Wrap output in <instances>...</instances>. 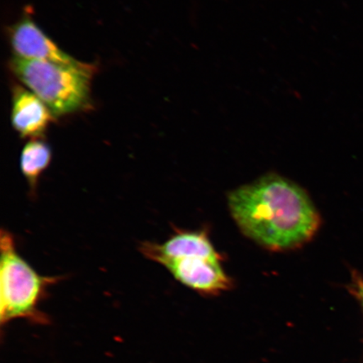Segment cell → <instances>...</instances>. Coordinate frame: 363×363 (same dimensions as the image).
Instances as JSON below:
<instances>
[{
  "instance_id": "obj_1",
  "label": "cell",
  "mask_w": 363,
  "mask_h": 363,
  "mask_svg": "<svg viewBox=\"0 0 363 363\" xmlns=\"http://www.w3.org/2000/svg\"><path fill=\"white\" fill-rule=\"evenodd\" d=\"M231 216L248 238L270 251H290L314 238L321 225L305 189L284 177H262L229 194Z\"/></svg>"
},
{
  "instance_id": "obj_2",
  "label": "cell",
  "mask_w": 363,
  "mask_h": 363,
  "mask_svg": "<svg viewBox=\"0 0 363 363\" xmlns=\"http://www.w3.org/2000/svg\"><path fill=\"white\" fill-rule=\"evenodd\" d=\"M10 67L55 118L86 110L90 106L91 79L96 68L92 65H58L13 56Z\"/></svg>"
},
{
  "instance_id": "obj_3",
  "label": "cell",
  "mask_w": 363,
  "mask_h": 363,
  "mask_svg": "<svg viewBox=\"0 0 363 363\" xmlns=\"http://www.w3.org/2000/svg\"><path fill=\"white\" fill-rule=\"evenodd\" d=\"M0 323L25 319L31 323L47 325L48 316L39 305L47 296L50 286L62 277L40 275L17 252L13 235L2 229L0 234Z\"/></svg>"
},
{
  "instance_id": "obj_4",
  "label": "cell",
  "mask_w": 363,
  "mask_h": 363,
  "mask_svg": "<svg viewBox=\"0 0 363 363\" xmlns=\"http://www.w3.org/2000/svg\"><path fill=\"white\" fill-rule=\"evenodd\" d=\"M177 281L204 296H216L233 287L222 266V257L213 247L162 262Z\"/></svg>"
},
{
  "instance_id": "obj_5",
  "label": "cell",
  "mask_w": 363,
  "mask_h": 363,
  "mask_svg": "<svg viewBox=\"0 0 363 363\" xmlns=\"http://www.w3.org/2000/svg\"><path fill=\"white\" fill-rule=\"evenodd\" d=\"M9 39L16 57L58 65H78L82 62L68 55L45 35L29 16L9 29Z\"/></svg>"
},
{
  "instance_id": "obj_6",
  "label": "cell",
  "mask_w": 363,
  "mask_h": 363,
  "mask_svg": "<svg viewBox=\"0 0 363 363\" xmlns=\"http://www.w3.org/2000/svg\"><path fill=\"white\" fill-rule=\"evenodd\" d=\"M55 117L30 90L16 85L12 92L11 123L23 138H40Z\"/></svg>"
},
{
  "instance_id": "obj_7",
  "label": "cell",
  "mask_w": 363,
  "mask_h": 363,
  "mask_svg": "<svg viewBox=\"0 0 363 363\" xmlns=\"http://www.w3.org/2000/svg\"><path fill=\"white\" fill-rule=\"evenodd\" d=\"M52 150L48 143L33 138L26 144L21 156V170L35 194L40 175L48 169L52 161Z\"/></svg>"
},
{
  "instance_id": "obj_8",
  "label": "cell",
  "mask_w": 363,
  "mask_h": 363,
  "mask_svg": "<svg viewBox=\"0 0 363 363\" xmlns=\"http://www.w3.org/2000/svg\"><path fill=\"white\" fill-rule=\"evenodd\" d=\"M350 292L360 302L363 310V287L359 279V274L355 272L352 275V284L350 285Z\"/></svg>"
},
{
  "instance_id": "obj_9",
  "label": "cell",
  "mask_w": 363,
  "mask_h": 363,
  "mask_svg": "<svg viewBox=\"0 0 363 363\" xmlns=\"http://www.w3.org/2000/svg\"><path fill=\"white\" fill-rule=\"evenodd\" d=\"M359 279H360L361 284H362V287H363V278H362V277L360 274H359Z\"/></svg>"
}]
</instances>
